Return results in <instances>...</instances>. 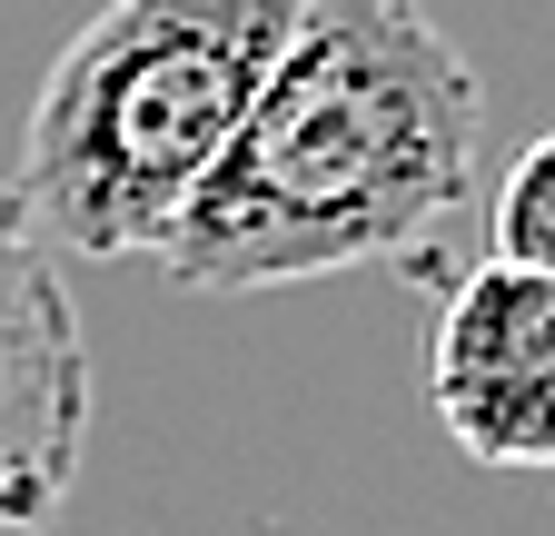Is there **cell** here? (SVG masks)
Here are the masks:
<instances>
[{
	"label": "cell",
	"mask_w": 555,
	"mask_h": 536,
	"mask_svg": "<svg viewBox=\"0 0 555 536\" xmlns=\"http://www.w3.org/2000/svg\"><path fill=\"white\" fill-rule=\"evenodd\" d=\"M486 90L416 0H298L288 50L159 239L169 279L208 298L298 289L337 268H427L466 209Z\"/></svg>",
	"instance_id": "1"
},
{
	"label": "cell",
	"mask_w": 555,
	"mask_h": 536,
	"mask_svg": "<svg viewBox=\"0 0 555 536\" xmlns=\"http://www.w3.org/2000/svg\"><path fill=\"white\" fill-rule=\"evenodd\" d=\"M298 0H109L30 90L11 209L69 258H159L288 50Z\"/></svg>",
	"instance_id": "2"
},
{
	"label": "cell",
	"mask_w": 555,
	"mask_h": 536,
	"mask_svg": "<svg viewBox=\"0 0 555 536\" xmlns=\"http://www.w3.org/2000/svg\"><path fill=\"white\" fill-rule=\"evenodd\" d=\"M90 437V339L60 258L0 189V536H50Z\"/></svg>",
	"instance_id": "3"
},
{
	"label": "cell",
	"mask_w": 555,
	"mask_h": 536,
	"mask_svg": "<svg viewBox=\"0 0 555 536\" xmlns=\"http://www.w3.org/2000/svg\"><path fill=\"white\" fill-rule=\"evenodd\" d=\"M427 397L476 467L555 477V279L476 258L447 289L437 348H427Z\"/></svg>",
	"instance_id": "4"
},
{
	"label": "cell",
	"mask_w": 555,
	"mask_h": 536,
	"mask_svg": "<svg viewBox=\"0 0 555 536\" xmlns=\"http://www.w3.org/2000/svg\"><path fill=\"white\" fill-rule=\"evenodd\" d=\"M486 258L526 268V279H555V129H535L506 159L496 199H486Z\"/></svg>",
	"instance_id": "5"
}]
</instances>
